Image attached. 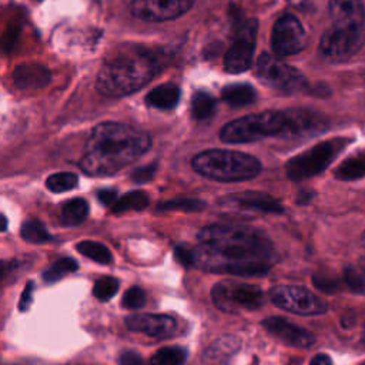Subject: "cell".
<instances>
[{
	"label": "cell",
	"mask_w": 365,
	"mask_h": 365,
	"mask_svg": "<svg viewBox=\"0 0 365 365\" xmlns=\"http://www.w3.org/2000/svg\"><path fill=\"white\" fill-rule=\"evenodd\" d=\"M194 0H134L131 13L144 21L174 20L187 13Z\"/></svg>",
	"instance_id": "5bb4252c"
},
{
	"label": "cell",
	"mask_w": 365,
	"mask_h": 365,
	"mask_svg": "<svg viewBox=\"0 0 365 365\" xmlns=\"http://www.w3.org/2000/svg\"><path fill=\"white\" fill-rule=\"evenodd\" d=\"M312 282L315 285L317 289L322 291V292H335L339 288V281L328 274H315L312 277Z\"/></svg>",
	"instance_id": "d590c367"
},
{
	"label": "cell",
	"mask_w": 365,
	"mask_h": 365,
	"mask_svg": "<svg viewBox=\"0 0 365 365\" xmlns=\"http://www.w3.org/2000/svg\"><path fill=\"white\" fill-rule=\"evenodd\" d=\"M148 202H150L148 195L141 190H135V191L127 192L123 197L117 198V201L113 204L111 210H113L114 214L125 212V211H130V210L141 211L148 205Z\"/></svg>",
	"instance_id": "603a6c76"
},
{
	"label": "cell",
	"mask_w": 365,
	"mask_h": 365,
	"mask_svg": "<svg viewBox=\"0 0 365 365\" xmlns=\"http://www.w3.org/2000/svg\"><path fill=\"white\" fill-rule=\"evenodd\" d=\"M261 325L271 335H274L284 344L295 348H308L315 342V336L312 332L279 317H269L264 319Z\"/></svg>",
	"instance_id": "2e32d148"
},
{
	"label": "cell",
	"mask_w": 365,
	"mask_h": 365,
	"mask_svg": "<svg viewBox=\"0 0 365 365\" xmlns=\"http://www.w3.org/2000/svg\"><path fill=\"white\" fill-rule=\"evenodd\" d=\"M151 147L150 135L133 125L107 121L93 128L80 160L88 175H111L138 160Z\"/></svg>",
	"instance_id": "7a4b0ae2"
},
{
	"label": "cell",
	"mask_w": 365,
	"mask_h": 365,
	"mask_svg": "<svg viewBox=\"0 0 365 365\" xmlns=\"http://www.w3.org/2000/svg\"><path fill=\"white\" fill-rule=\"evenodd\" d=\"M36 1H43V0H36Z\"/></svg>",
	"instance_id": "f907efd6"
},
{
	"label": "cell",
	"mask_w": 365,
	"mask_h": 365,
	"mask_svg": "<svg viewBox=\"0 0 365 365\" xmlns=\"http://www.w3.org/2000/svg\"><path fill=\"white\" fill-rule=\"evenodd\" d=\"M211 298L218 309L231 314L255 311L261 308L265 301L264 292L258 285L228 279L217 282L212 287Z\"/></svg>",
	"instance_id": "52a82bcc"
},
{
	"label": "cell",
	"mask_w": 365,
	"mask_h": 365,
	"mask_svg": "<svg viewBox=\"0 0 365 365\" xmlns=\"http://www.w3.org/2000/svg\"><path fill=\"white\" fill-rule=\"evenodd\" d=\"M365 41L364 26L358 24H332L319 43L321 53L335 61L346 60L356 54Z\"/></svg>",
	"instance_id": "ba28073f"
},
{
	"label": "cell",
	"mask_w": 365,
	"mask_h": 365,
	"mask_svg": "<svg viewBox=\"0 0 365 365\" xmlns=\"http://www.w3.org/2000/svg\"><path fill=\"white\" fill-rule=\"evenodd\" d=\"M285 113V127L281 137L297 138L321 133L325 128V121L317 113L307 110H289Z\"/></svg>",
	"instance_id": "e0dca14e"
},
{
	"label": "cell",
	"mask_w": 365,
	"mask_h": 365,
	"mask_svg": "<svg viewBox=\"0 0 365 365\" xmlns=\"http://www.w3.org/2000/svg\"><path fill=\"white\" fill-rule=\"evenodd\" d=\"M118 287H120V282H118L117 278H114V277H101L94 284L93 294L97 299L107 301V299H111L117 294Z\"/></svg>",
	"instance_id": "d6a6232c"
},
{
	"label": "cell",
	"mask_w": 365,
	"mask_h": 365,
	"mask_svg": "<svg viewBox=\"0 0 365 365\" xmlns=\"http://www.w3.org/2000/svg\"><path fill=\"white\" fill-rule=\"evenodd\" d=\"M344 281L351 291L358 294L365 292V274L356 267H346L344 269Z\"/></svg>",
	"instance_id": "836d02e7"
},
{
	"label": "cell",
	"mask_w": 365,
	"mask_h": 365,
	"mask_svg": "<svg viewBox=\"0 0 365 365\" xmlns=\"http://www.w3.org/2000/svg\"><path fill=\"white\" fill-rule=\"evenodd\" d=\"M164 66V54L140 46H131L110 58L98 71L96 87L107 97L135 93L153 80Z\"/></svg>",
	"instance_id": "3957f363"
},
{
	"label": "cell",
	"mask_w": 365,
	"mask_h": 365,
	"mask_svg": "<svg viewBox=\"0 0 365 365\" xmlns=\"http://www.w3.org/2000/svg\"><path fill=\"white\" fill-rule=\"evenodd\" d=\"M88 214V204L83 198H73L61 208V220L66 225L81 224Z\"/></svg>",
	"instance_id": "cb8c5ba5"
},
{
	"label": "cell",
	"mask_w": 365,
	"mask_h": 365,
	"mask_svg": "<svg viewBox=\"0 0 365 365\" xmlns=\"http://www.w3.org/2000/svg\"><path fill=\"white\" fill-rule=\"evenodd\" d=\"M201 265L217 274L258 277L277 261L274 244L258 230L238 224H212L198 232Z\"/></svg>",
	"instance_id": "6da1fadb"
},
{
	"label": "cell",
	"mask_w": 365,
	"mask_h": 365,
	"mask_svg": "<svg viewBox=\"0 0 365 365\" xmlns=\"http://www.w3.org/2000/svg\"><path fill=\"white\" fill-rule=\"evenodd\" d=\"M255 73L268 87L284 93H295L307 87V78L301 71L267 53L258 57Z\"/></svg>",
	"instance_id": "9c48e42d"
},
{
	"label": "cell",
	"mask_w": 365,
	"mask_h": 365,
	"mask_svg": "<svg viewBox=\"0 0 365 365\" xmlns=\"http://www.w3.org/2000/svg\"><path fill=\"white\" fill-rule=\"evenodd\" d=\"M14 268V264L10 261H3L0 259V281L9 275V272Z\"/></svg>",
	"instance_id": "ee69618b"
},
{
	"label": "cell",
	"mask_w": 365,
	"mask_h": 365,
	"mask_svg": "<svg viewBox=\"0 0 365 365\" xmlns=\"http://www.w3.org/2000/svg\"><path fill=\"white\" fill-rule=\"evenodd\" d=\"M155 170H157V164H154V163L148 164V165H144V167H140V168L133 171L131 180L137 184L148 182L150 180H153V177L155 174Z\"/></svg>",
	"instance_id": "8d00e7d4"
},
{
	"label": "cell",
	"mask_w": 365,
	"mask_h": 365,
	"mask_svg": "<svg viewBox=\"0 0 365 365\" xmlns=\"http://www.w3.org/2000/svg\"><path fill=\"white\" fill-rule=\"evenodd\" d=\"M97 198L101 204L113 207V204L117 201V191L111 188H103L97 192Z\"/></svg>",
	"instance_id": "60d3db41"
},
{
	"label": "cell",
	"mask_w": 365,
	"mask_h": 365,
	"mask_svg": "<svg viewBox=\"0 0 365 365\" xmlns=\"http://www.w3.org/2000/svg\"><path fill=\"white\" fill-rule=\"evenodd\" d=\"M359 157L362 158V163H364V165H365V151H362V153H359Z\"/></svg>",
	"instance_id": "7dc6e473"
},
{
	"label": "cell",
	"mask_w": 365,
	"mask_h": 365,
	"mask_svg": "<svg viewBox=\"0 0 365 365\" xmlns=\"http://www.w3.org/2000/svg\"><path fill=\"white\" fill-rule=\"evenodd\" d=\"M215 100L210 93L197 91L191 100V113L197 120H205L214 114Z\"/></svg>",
	"instance_id": "83f0119b"
},
{
	"label": "cell",
	"mask_w": 365,
	"mask_h": 365,
	"mask_svg": "<svg viewBox=\"0 0 365 365\" xmlns=\"http://www.w3.org/2000/svg\"><path fill=\"white\" fill-rule=\"evenodd\" d=\"M220 208L228 214L240 217L284 212L282 204L262 191H242L225 195L220 201Z\"/></svg>",
	"instance_id": "8fae6325"
},
{
	"label": "cell",
	"mask_w": 365,
	"mask_h": 365,
	"mask_svg": "<svg viewBox=\"0 0 365 365\" xmlns=\"http://www.w3.org/2000/svg\"><path fill=\"white\" fill-rule=\"evenodd\" d=\"M309 365H332V359L327 354H317L309 361Z\"/></svg>",
	"instance_id": "b9f144b4"
},
{
	"label": "cell",
	"mask_w": 365,
	"mask_h": 365,
	"mask_svg": "<svg viewBox=\"0 0 365 365\" xmlns=\"http://www.w3.org/2000/svg\"><path fill=\"white\" fill-rule=\"evenodd\" d=\"M240 342L234 336H222L217 339L212 345L208 346L205 352V359L211 365H221L228 361L230 356H232L238 351Z\"/></svg>",
	"instance_id": "44dd1931"
},
{
	"label": "cell",
	"mask_w": 365,
	"mask_h": 365,
	"mask_svg": "<svg viewBox=\"0 0 365 365\" xmlns=\"http://www.w3.org/2000/svg\"><path fill=\"white\" fill-rule=\"evenodd\" d=\"M335 178L342 181H354L365 177V165L362 163V158L358 155L348 157L344 160L334 171Z\"/></svg>",
	"instance_id": "484cf974"
},
{
	"label": "cell",
	"mask_w": 365,
	"mask_h": 365,
	"mask_svg": "<svg viewBox=\"0 0 365 365\" xmlns=\"http://www.w3.org/2000/svg\"><path fill=\"white\" fill-rule=\"evenodd\" d=\"M257 31L258 21L255 19L245 20L240 24L235 31L232 44L224 58V66L228 73L238 74L250 68L255 50Z\"/></svg>",
	"instance_id": "7c38bea8"
},
{
	"label": "cell",
	"mask_w": 365,
	"mask_h": 365,
	"mask_svg": "<svg viewBox=\"0 0 365 365\" xmlns=\"http://www.w3.org/2000/svg\"><path fill=\"white\" fill-rule=\"evenodd\" d=\"M311 195H312V192H308V191H305V192H301V194L298 195V200H297V202H298V204H305V202H308V201H309Z\"/></svg>",
	"instance_id": "f6af8a7d"
},
{
	"label": "cell",
	"mask_w": 365,
	"mask_h": 365,
	"mask_svg": "<svg viewBox=\"0 0 365 365\" xmlns=\"http://www.w3.org/2000/svg\"><path fill=\"white\" fill-rule=\"evenodd\" d=\"M361 241H362V245L365 247V231L362 232V237H361Z\"/></svg>",
	"instance_id": "c3c4849f"
},
{
	"label": "cell",
	"mask_w": 365,
	"mask_h": 365,
	"mask_svg": "<svg viewBox=\"0 0 365 365\" xmlns=\"http://www.w3.org/2000/svg\"><path fill=\"white\" fill-rule=\"evenodd\" d=\"M307 44V34L299 20L292 14L281 16L272 27L271 47L274 54L285 57L299 53Z\"/></svg>",
	"instance_id": "4fadbf2b"
},
{
	"label": "cell",
	"mask_w": 365,
	"mask_h": 365,
	"mask_svg": "<svg viewBox=\"0 0 365 365\" xmlns=\"http://www.w3.org/2000/svg\"><path fill=\"white\" fill-rule=\"evenodd\" d=\"M221 96H222V100L232 107L248 106V104L254 103L257 98V93H255L254 87H251L250 84H244V83L225 86L221 91Z\"/></svg>",
	"instance_id": "7402d4cb"
},
{
	"label": "cell",
	"mask_w": 365,
	"mask_h": 365,
	"mask_svg": "<svg viewBox=\"0 0 365 365\" xmlns=\"http://www.w3.org/2000/svg\"><path fill=\"white\" fill-rule=\"evenodd\" d=\"M77 181L78 178L74 173H56L47 177L46 187L51 192H64L74 188L77 185Z\"/></svg>",
	"instance_id": "1f68e13d"
},
{
	"label": "cell",
	"mask_w": 365,
	"mask_h": 365,
	"mask_svg": "<svg viewBox=\"0 0 365 365\" xmlns=\"http://www.w3.org/2000/svg\"><path fill=\"white\" fill-rule=\"evenodd\" d=\"M125 325L130 331L158 339L171 338L177 332V321L165 314H133L125 318Z\"/></svg>",
	"instance_id": "9a60e30c"
},
{
	"label": "cell",
	"mask_w": 365,
	"mask_h": 365,
	"mask_svg": "<svg viewBox=\"0 0 365 365\" xmlns=\"http://www.w3.org/2000/svg\"><path fill=\"white\" fill-rule=\"evenodd\" d=\"M364 341H365V328H364Z\"/></svg>",
	"instance_id": "681fc988"
},
{
	"label": "cell",
	"mask_w": 365,
	"mask_h": 365,
	"mask_svg": "<svg viewBox=\"0 0 365 365\" xmlns=\"http://www.w3.org/2000/svg\"><path fill=\"white\" fill-rule=\"evenodd\" d=\"M187 359V351L181 346H164L153 356L151 365H182Z\"/></svg>",
	"instance_id": "4316f807"
},
{
	"label": "cell",
	"mask_w": 365,
	"mask_h": 365,
	"mask_svg": "<svg viewBox=\"0 0 365 365\" xmlns=\"http://www.w3.org/2000/svg\"><path fill=\"white\" fill-rule=\"evenodd\" d=\"M180 100V88L173 84H161L154 87L145 97L148 106L160 110H171L178 104Z\"/></svg>",
	"instance_id": "ffe728a7"
},
{
	"label": "cell",
	"mask_w": 365,
	"mask_h": 365,
	"mask_svg": "<svg viewBox=\"0 0 365 365\" xmlns=\"http://www.w3.org/2000/svg\"><path fill=\"white\" fill-rule=\"evenodd\" d=\"M348 143L349 140L345 138L327 140L292 157L285 164L287 177L292 181H302L322 173Z\"/></svg>",
	"instance_id": "8992f818"
},
{
	"label": "cell",
	"mask_w": 365,
	"mask_h": 365,
	"mask_svg": "<svg viewBox=\"0 0 365 365\" xmlns=\"http://www.w3.org/2000/svg\"><path fill=\"white\" fill-rule=\"evenodd\" d=\"M145 304V294L140 287H130L121 298V305L127 309H138Z\"/></svg>",
	"instance_id": "e575fe53"
},
{
	"label": "cell",
	"mask_w": 365,
	"mask_h": 365,
	"mask_svg": "<svg viewBox=\"0 0 365 365\" xmlns=\"http://www.w3.org/2000/svg\"><path fill=\"white\" fill-rule=\"evenodd\" d=\"M16 38H17V30H10V31H7V34L4 36V38H3V47H6V48H11L13 47V44H14V41H16Z\"/></svg>",
	"instance_id": "7bdbcfd3"
},
{
	"label": "cell",
	"mask_w": 365,
	"mask_h": 365,
	"mask_svg": "<svg viewBox=\"0 0 365 365\" xmlns=\"http://www.w3.org/2000/svg\"><path fill=\"white\" fill-rule=\"evenodd\" d=\"M205 208V202L194 197H178L168 200L158 205L160 211H184V212H197Z\"/></svg>",
	"instance_id": "f1b7e54d"
},
{
	"label": "cell",
	"mask_w": 365,
	"mask_h": 365,
	"mask_svg": "<svg viewBox=\"0 0 365 365\" xmlns=\"http://www.w3.org/2000/svg\"><path fill=\"white\" fill-rule=\"evenodd\" d=\"M174 258L182 265V267H191L195 264V254L188 250L187 247L177 245L174 248Z\"/></svg>",
	"instance_id": "74e56055"
},
{
	"label": "cell",
	"mask_w": 365,
	"mask_h": 365,
	"mask_svg": "<svg viewBox=\"0 0 365 365\" xmlns=\"http://www.w3.org/2000/svg\"><path fill=\"white\" fill-rule=\"evenodd\" d=\"M33 291H34V282L33 281H29L21 292V297H20V301H19V309L23 312L26 309H29L30 304H31V299H33Z\"/></svg>",
	"instance_id": "f35d334b"
},
{
	"label": "cell",
	"mask_w": 365,
	"mask_h": 365,
	"mask_svg": "<svg viewBox=\"0 0 365 365\" xmlns=\"http://www.w3.org/2000/svg\"><path fill=\"white\" fill-rule=\"evenodd\" d=\"M6 230H7V218L3 214H0V232Z\"/></svg>",
	"instance_id": "bcb514c9"
},
{
	"label": "cell",
	"mask_w": 365,
	"mask_h": 365,
	"mask_svg": "<svg viewBox=\"0 0 365 365\" xmlns=\"http://www.w3.org/2000/svg\"><path fill=\"white\" fill-rule=\"evenodd\" d=\"M76 248H77V251H78L81 255H84V257L93 259V261H96V262H98V264L107 265V264H110V262L113 261L111 251H110L104 244H101V242H98V241H91V240L80 241V242L76 245Z\"/></svg>",
	"instance_id": "d4e9b609"
},
{
	"label": "cell",
	"mask_w": 365,
	"mask_h": 365,
	"mask_svg": "<svg viewBox=\"0 0 365 365\" xmlns=\"http://www.w3.org/2000/svg\"><path fill=\"white\" fill-rule=\"evenodd\" d=\"M77 261L70 258V257H64V258H60L57 259L47 271H44L43 274V279L46 282H56L58 281L60 278H63L64 275L70 274V272H74L77 271Z\"/></svg>",
	"instance_id": "4dcf8cb0"
},
{
	"label": "cell",
	"mask_w": 365,
	"mask_h": 365,
	"mask_svg": "<svg viewBox=\"0 0 365 365\" xmlns=\"http://www.w3.org/2000/svg\"><path fill=\"white\" fill-rule=\"evenodd\" d=\"M13 80L20 90L31 91L46 87L51 80V74L48 68L41 64L23 63L14 68Z\"/></svg>",
	"instance_id": "ac0fdd59"
},
{
	"label": "cell",
	"mask_w": 365,
	"mask_h": 365,
	"mask_svg": "<svg viewBox=\"0 0 365 365\" xmlns=\"http://www.w3.org/2000/svg\"><path fill=\"white\" fill-rule=\"evenodd\" d=\"M21 237L24 241L31 244H41L51 238L46 225L38 220H27L21 225Z\"/></svg>",
	"instance_id": "f546056e"
},
{
	"label": "cell",
	"mask_w": 365,
	"mask_h": 365,
	"mask_svg": "<svg viewBox=\"0 0 365 365\" xmlns=\"http://www.w3.org/2000/svg\"><path fill=\"white\" fill-rule=\"evenodd\" d=\"M269 297L278 308L298 315H322L328 309L325 301L301 285H277L269 291Z\"/></svg>",
	"instance_id": "30bf717a"
},
{
	"label": "cell",
	"mask_w": 365,
	"mask_h": 365,
	"mask_svg": "<svg viewBox=\"0 0 365 365\" xmlns=\"http://www.w3.org/2000/svg\"><path fill=\"white\" fill-rule=\"evenodd\" d=\"M329 13L335 24L364 26L365 9L362 0H331Z\"/></svg>",
	"instance_id": "d6986e66"
},
{
	"label": "cell",
	"mask_w": 365,
	"mask_h": 365,
	"mask_svg": "<svg viewBox=\"0 0 365 365\" xmlns=\"http://www.w3.org/2000/svg\"><path fill=\"white\" fill-rule=\"evenodd\" d=\"M120 365H147L141 355L134 351H124L118 358Z\"/></svg>",
	"instance_id": "ab89813d"
},
{
	"label": "cell",
	"mask_w": 365,
	"mask_h": 365,
	"mask_svg": "<svg viewBox=\"0 0 365 365\" xmlns=\"http://www.w3.org/2000/svg\"><path fill=\"white\" fill-rule=\"evenodd\" d=\"M284 127L285 113L269 110L227 123L220 131V138L228 144L252 143L269 135H281Z\"/></svg>",
	"instance_id": "5b68a950"
},
{
	"label": "cell",
	"mask_w": 365,
	"mask_h": 365,
	"mask_svg": "<svg viewBox=\"0 0 365 365\" xmlns=\"http://www.w3.org/2000/svg\"><path fill=\"white\" fill-rule=\"evenodd\" d=\"M191 165L200 175L221 182L248 181L261 173V163L255 157L241 151L220 148L197 154Z\"/></svg>",
	"instance_id": "277c9868"
}]
</instances>
